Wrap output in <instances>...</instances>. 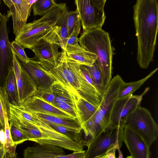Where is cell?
I'll return each instance as SVG.
<instances>
[{
    "label": "cell",
    "mask_w": 158,
    "mask_h": 158,
    "mask_svg": "<svg viewBox=\"0 0 158 158\" xmlns=\"http://www.w3.org/2000/svg\"><path fill=\"white\" fill-rule=\"evenodd\" d=\"M133 19L137 40V60L145 69L152 60L158 31V2L137 0L133 6Z\"/></svg>",
    "instance_id": "1"
},
{
    "label": "cell",
    "mask_w": 158,
    "mask_h": 158,
    "mask_svg": "<svg viewBox=\"0 0 158 158\" xmlns=\"http://www.w3.org/2000/svg\"><path fill=\"white\" fill-rule=\"evenodd\" d=\"M61 52L58 64L45 70L47 73L77 98L81 97L93 105L98 106L102 98L93 85L85 78L80 65L68 61L65 51L62 49Z\"/></svg>",
    "instance_id": "2"
},
{
    "label": "cell",
    "mask_w": 158,
    "mask_h": 158,
    "mask_svg": "<svg viewBox=\"0 0 158 158\" xmlns=\"http://www.w3.org/2000/svg\"><path fill=\"white\" fill-rule=\"evenodd\" d=\"M79 45L98 56L105 91L112 79V50L109 33L102 29L83 31L78 38Z\"/></svg>",
    "instance_id": "3"
},
{
    "label": "cell",
    "mask_w": 158,
    "mask_h": 158,
    "mask_svg": "<svg viewBox=\"0 0 158 158\" xmlns=\"http://www.w3.org/2000/svg\"><path fill=\"white\" fill-rule=\"evenodd\" d=\"M123 81L119 75L111 79L97 110L81 126L86 139L83 141L84 144L93 140L109 126L111 111L118 98L120 87Z\"/></svg>",
    "instance_id": "4"
},
{
    "label": "cell",
    "mask_w": 158,
    "mask_h": 158,
    "mask_svg": "<svg viewBox=\"0 0 158 158\" xmlns=\"http://www.w3.org/2000/svg\"><path fill=\"white\" fill-rule=\"evenodd\" d=\"M66 7L65 3L58 4L40 18L26 23L15 35V40L24 48L31 50L56 27Z\"/></svg>",
    "instance_id": "5"
},
{
    "label": "cell",
    "mask_w": 158,
    "mask_h": 158,
    "mask_svg": "<svg viewBox=\"0 0 158 158\" xmlns=\"http://www.w3.org/2000/svg\"><path fill=\"white\" fill-rule=\"evenodd\" d=\"M123 125L130 127L139 135L149 147L156 139L158 126L147 109L138 106L124 118Z\"/></svg>",
    "instance_id": "6"
},
{
    "label": "cell",
    "mask_w": 158,
    "mask_h": 158,
    "mask_svg": "<svg viewBox=\"0 0 158 158\" xmlns=\"http://www.w3.org/2000/svg\"><path fill=\"white\" fill-rule=\"evenodd\" d=\"M123 127L110 125L93 140L85 144L87 147L85 158H100L110 149H120L123 142Z\"/></svg>",
    "instance_id": "7"
},
{
    "label": "cell",
    "mask_w": 158,
    "mask_h": 158,
    "mask_svg": "<svg viewBox=\"0 0 158 158\" xmlns=\"http://www.w3.org/2000/svg\"><path fill=\"white\" fill-rule=\"evenodd\" d=\"M58 27L57 25L31 50L34 52L35 56L30 59L38 62L46 71L57 66L58 59L61 55V52H59L58 49L60 47V44L57 35Z\"/></svg>",
    "instance_id": "8"
},
{
    "label": "cell",
    "mask_w": 158,
    "mask_h": 158,
    "mask_svg": "<svg viewBox=\"0 0 158 158\" xmlns=\"http://www.w3.org/2000/svg\"><path fill=\"white\" fill-rule=\"evenodd\" d=\"M106 0H76L78 13L83 31L102 29L106 16L104 10Z\"/></svg>",
    "instance_id": "9"
},
{
    "label": "cell",
    "mask_w": 158,
    "mask_h": 158,
    "mask_svg": "<svg viewBox=\"0 0 158 158\" xmlns=\"http://www.w3.org/2000/svg\"><path fill=\"white\" fill-rule=\"evenodd\" d=\"M11 16L10 10L1 15L2 26L0 35V85L3 86L6 78L13 68V54L11 43L8 38L7 23Z\"/></svg>",
    "instance_id": "10"
},
{
    "label": "cell",
    "mask_w": 158,
    "mask_h": 158,
    "mask_svg": "<svg viewBox=\"0 0 158 158\" xmlns=\"http://www.w3.org/2000/svg\"><path fill=\"white\" fill-rule=\"evenodd\" d=\"M147 88L139 95H131L118 99L115 102L111 111L109 125L123 126L124 118L137 107L140 106L143 96L148 91Z\"/></svg>",
    "instance_id": "11"
},
{
    "label": "cell",
    "mask_w": 158,
    "mask_h": 158,
    "mask_svg": "<svg viewBox=\"0 0 158 158\" xmlns=\"http://www.w3.org/2000/svg\"><path fill=\"white\" fill-rule=\"evenodd\" d=\"M15 54L19 62L33 80L37 90L51 89V86L55 80L47 73L38 62L30 58L28 61L25 62Z\"/></svg>",
    "instance_id": "12"
},
{
    "label": "cell",
    "mask_w": 158,
    "mask_h": 158,
    "mask_svg": "<svg viewBox=\"0 0 158 158\" xmlns=\"http://www.w3.org/2000/svg\"><path fill=\"white\" fill-rule=\"evenodd\" d=\"M36 0H3L9 8L12 18L13 33L15 35L25 24L30 13L32 6Z\"/></svg>",
    "instance_id": "13"
},
{
    "label": "cell",
    "mask_w": 158,
    "mask_h": 158,
    "mask_svg": "<svg viewBox=\"0 0 158 158\" xmlns=\"http://www.w3.org/2000/svg\"><path fill=\"white\" fill-rule=\"evenodd\" d=\"M13 68L18 87L20 104L33 96L37 89L31 77L17 60L13 52Z\"/></svg>",
    "instance_id": "14"
},
{
    "label": "cell",
    "mask_w": 158,
    "mask_h": 158,
    "mask_svg": "<svg viewBox=\"0 0 158 158\" xmlns=\"http://www.w3.org/2000/svg\"><path fill=\"white\" fill-rule=\"evenodd\" d=\"M19 106L26 111L33 114H49L61 118L74 119L66 112L34 95L29 98Z\"/></svg>",
    "instance_id": "15"
},
{
    "label": "cell",
    "mask_w": 158,
    "mask_h": 158,
    "mask_svg": "<svg viewBox=\"0 0 158 158\" xmlns=\"http://www.w3.org/2000/svg\"><path fill=\"white\" fill-rule=\"evenodd\" d=\"M123 138L132 158H150V147L139 135L127 126L123 127Z\"/></svg>",
    "instance_id": "16"
},
{
    "label": "cell",
    "mask_w": 158,
    "mask_h": 158,
    "mask_svg": "<svg viewBox=\"0 0 158 158\" xmlns=\"http://www.w3.org/2000/svg\"><path fill=\"white\" fill-rule=\"evenodd\" d=\"M23 155V158H73L72 154L66 155L62 148L48 144L28 147Z\"/></svg>",
    "instance_id": "17"
},
{
    "label": "cell",
    "mask_w": 158,
    "mask_h": 158,
    "mask_svg": "<svg viewBox=\"0 0 158 158\" xmlns=\"http://www.w3.org/2000/svg\"><path fill=\"white\" fill-rule=\"evenodd\" d=\"M64 50L68 61L80 65L91 66L98 58L95 54L87 51L78 44L67 45Z\"/></svg>",
    "instance_id": "18"
},
{
    "label": "cell",
    "mask_w": 158,
    "mask_h": 158,
    "mask_svg": "<svg viewBox=\"0 0 158 158\" xmlns=\"http://www.w3.org/2000/svg\"><path fill=\"white\" fill-rule=\"evenodd\" d=\"M51 89L55 97L54 102L52 104L66 103L76 109L75 102L77 98L65 89L60 83L58 81H55L51 85Z\"/></svg>",
    "instance_id": "19"
},
{
    "label": "cell",
    "mask_w": 158,
    "mask_h": 158,
    "mask_svg": "<svg viewBox=\"0 0 158 158\" xmlns=\"http://www.w3.org/2000/svg\"><path fill=\"white\" fill-rule=\"evenodd\" d=\"M34 114L45 122L61 125L73 129L78 133L81 132L82 131L78 118H65L44 114Z\"/></svg>",
    "instance_id": "20"
},
{
    "label": "cell",
    "mask_w": 158,
    "mask_h": 158,
    "mask_svg": "<svg viewBox=\"0 0 158 158\" xmlns=\"http://www.w3.org/2000/svg\"><path fill=\"white\" fill-rule=\"evenodd\" d=\"M75 104L81 126L92 117L98 108L81 97L76 100Z\"/></svg>",
    "instance_id": "21"
},
{
    "label": "cell",
    "mask_w": 158,
    "mask_h": 158,
    "mask_svg": "<svg viewBox=\"0 0 158 158\" xmlns=\"http://www.w3.org/2000/svg\"><path fill=\"white\" fill-rule=\"evenodd\" d=\"M3 87L7 94L10 103L19 106L18 89L13 68L9 71Z\"/></svg>",
    "instance_id": "22"
},
{
    "label": "cell",
    "mask_w": 158,
    "mask_h": 158,
    "mask_svg": "<svg viewBox=\"0 0 158 158\" xmlns=\"http://www.w3.org/2000/svg\"><path fill=\"white\" fill-rule=\"evenodd\" d=\"M158 69V68H156L146 77L138 81L128 83L123 81L120 87L118 99L132 95L135 92L153 75Z\"/></svg>",
    "instance_id": "23"
},
{
    "label": "cell",
    "mask_w": 158,
    "mask_h": 158,
    "mask_svg": "<svg viewBox=\"0 0 158 158\" xmlns=\"http://www.w3.org/2000/svg\"><path fill=\"white\" fill-rule=\"evenodd\" d=\"M85 66L89 74L94 87L102 98L105 91L102 75L96 60L92 65Z\"/></svg>",
    "instance_id": "24"
},
{
    "label": "cell",
    "mask_w": 158,
    "mask_h": 158,
    "mask_svg": "<svg viewBox=\"0 0 158 158\" xmlns=\"http://www.w3.org/2000/svg\"><path fill=\"white\" fill-rule=\"evenodd\" d=\"M10 103L6 92L3 86L0 85V126L4 129L5 118L10 116Z\"/></svg>",
    "instance_id": "25"
},
{
    "label": "cell",
    "mask_w": 158,
    "mask_h": 158,
    "mask_svg": "<svg viewBox=\"0 0 158 158\" xmlns=\"http://www.w3.org/2000/svg\"><path fill=\"white\" fill-rule=\"evenodd\" d=\"M68 11L66 7L59 19L57 23V35L62 49L65 50L69 39L67 26V18Z\"/></svg>",
    "instance_id": "26"
},
{
    "label": "cell",
    "mask_w": 158,
    "mask_h": 158,
    "mask_svg": "<svg viewBox=\"0 0 158 158\" xmlns=\"http://www.w3.org/2000/svg\"><path fill=\"white\" fill-rule=\"evenodd\" d=\"M58 4L54 0H36L32 6L34 15H44Z\"/></svg>",
    "instance_id": "27"
},
{
    "label": "cell",
    "mask_w": 158,
    "mask_h": 158,
    "mask_svg": "<svg viewBox=\"0 0 158 158\" xmlns=\"http://www.w3.org/2000/svg\"><path fill=\"white\" fill-rule=\"evenodd\" d=\"M43 121L52 128L58 132L64 135L74 141L83 143V140L81 137V132L78 133L75 131L68 127Z\"/></svg>",
    "instance_id": "28"
},
{
    "label": "cell",
    "mask_w": 158,
    "mask_h": 158,
    "mask_svg": "<svg viewBox=\"0 0 158 158\" xmlns=\"http://www.w3.org/2000/svg\"><path fill=\"white\" fill-rule=\"evenodd\" d=\"M4 136V150L6 152L8 153L11 157H13L16 155L15 150L17 146L14 144L12 139L7 117H6L5 118Z\"/></svg>",
    "instance_id": "29"
},
{
    "label": "cell",
    "mask_w": 158,
    "mask_h": 158,
    "mask_svg": "<svg viewBox=\"0 0 158 158\" xmlns=\"http://www.w3.org/2000/svg\"><path fill=\"white\" fill-rule=\"evenodd\" d=\"M12 139L14 144L17 146L29 140L27 137L11 120H8Z\"/></svg>",
    "instance_id": "30"
},
{
    "label": "cell",
    "mask_w": 158,
    "mask_h": 158,
    "mask_svg": "<svg viewBox=\"0 0 158 158\" xmlns=\"http://www.w3.org/2000/svg\"><path fill=\"white\" fill-rule=\"evenodd\" d=\"M79 20V15L76 10L68 12L67 26L69 37L74 30L77 23Z\"/></svg>",
    "instance_id": "31"
},
{
    "label": "cell",
    "mask_w": 158,
    "mask_h": 158,
    "mask_svg": "<svg viewBox=\"0 0 158 158\" xmlns=\"http://www.w3.org/2000/svg\"><path fill=\"white\" fill-rule=\"evenodd\" d=\"M11 48L13 52L15 54L19 56L23 61L27 62L30 60L27 56L25 51L24 48L15 40L11 43Z\"/></svg>",
    "instance_id": "32"
},
{
    "label": "cell",
    "mask_w": 158,
    "mask_h": 158,
    "mask_svg": "<svg viewBox=\"0 0 158 158\" xmlns=\"http://www.w3.org/2000/svg\"><path fill=\"white\" fill-rule=\"evenodd\" d=\"M81 25L80 20H79L77 23L74 30L69 38L66 46L78 44V38L77 37L80 32Z\"/></svg>",
    "instance_id": "33"
},
{
    "label": "cell",
    "mask_w": 158,
    "mask_h": 158,
    "mask_svg": "<svg viewBox=\"0 0 158 158\" xmlns=\"http://www.w3.org/2000/svg\"><path fill=\"white\" fill-rule=\"evenodd\" d=\"M33 95L40 97L51 104L53 103L55 99L54 96L51 89L41 90H37Z\"/></svg>",
    "instance_id": "34"
},
{
    "label": "cell",
    "mask_w": 158,
    "mask_h": 158,
    "mask_svg": "<svg viewBox=\"0 0 158 158\" xmlns=\"http://www.w3.org/2000/svg\"><path fill=\"white\" fill-rule=\"evenodd\" d=\"M52 105L69 114L74 118H78L76 109L69 104L66 103H61Z\"/></svg>",
    "instance_id": "35"
},
{
    "label": "cell",
    "mask_w": 158,
    "mask_h": 158,
    "mask_svg": "<svg viewBox=\"0 0 158 158\" xmlns=\"http://www.w3.org/2000/svg\"><path fill=\"white\" fill-rule=\"evenodd\" d=\"M117 150L116 148L110 149L103 156V158H115V153Z\"/></svg>",
    "instance_id": "36"
},
{
    "label": "cell",
    "mask_w": 158,
    "mask_h": 158,
    "mask_svg": "<svg viewBox=\"0 0 158 158\" xmlns=\"http://www.w3.org/2000/svg\"><path fill=\"white\" fill-rule=\"evenodd\" d=\"M5 143L4 129L0 126V148H4Z\"/></svg>",
    "instance_id": "37"
},
{
    "label": "cell",
    "mask_w": 158,
    "mask_h": 158,
    "mask_svg": "<svg viewBox=\"0 0 158 158\" xmlns=\"http://www.w3.org/2000/svg\"><path fill=\"white\" fill-rule=\"evenodd\" d=\"M6 153L4 148H0V158H2Z\"/></svg>",
    "instance_id": "38"
},
{
    "label": "cell",
    "mask_w": 158,
    "mask_h": 158,
    "mask_svg": "<svg viewBox=\"0 0 158 158\" xmlns=\"http://www.w3.org/2000/svg\"><path fill=\"white\" fill-rule=\"evenodd\" d=\"M117 150L118 153V158H123V155L122 151L120 150V149H118Z\"/></svg>",
    "instance_id": "39"
},
{
    "label": "cell",
    "mask_w": 158,
    "mask_h": 158,
    "mask_svg": "<svg viewBox=\"0 0 158 158\" xmlns=\"http://www.w3.org/2000/svg\"><path fill=\"white\" fill-rule=\"evenodd\" d=\"M10 156L7 153H6L5 154L2 158H10Z\"/></svg>",
    "instance_id": "40"
},
{
    "label": "cell",
    "mask_w": 158,
    "mask_h": 158,
    "mask_svg": "<svg viewBox=\"0 0 158 158\" xmlns=\"http://www.w3.org/2000/svg\"><path fill=\"white\" fill-rule=\"evenodd\" d=\"M1 15H2V14L1 13V12H0V32H1V26H2Z\"/></svg>",
    "instance_id": "41"
},
{
    "label": "cell",
    "mask_w": 158,
    "mask_h": 158,
    "mask_svg": "<svg viewBox=\"0 0 158 158\" xmlns=\"http://www.w3.org/2000/svg\"><path fill=\"white\" fill-rule=\"evenodd\" d=\"M10 158H18L17 157V156L16 155H15L13 157H11L10 156Z\"/></svg>",
    "instance_id": "42"
},
{
    "label": "cell",
    "mask_w": 158,
    "mask_h": 158,
    "mask_svg": "<svg viewBox=\"0 0 158 158\" xmlns=\"http://www.w3.org/2000/svg\"><path fill=\"white\" fill-rule=\"evenodd\" d=\"M126 158H132L131 156H128Z\"/></svg>",
    "instance_id": "43"
},
{
    "label": "cell",
    "mask_w": 158,
    "mask_h": 158,
    "mask_svg": "<svg viewBox=\"0 0 158 158\" xmlns=\"http://www.w3.org/2000/svg\"><path fill=\"white\" fill-rule=\"evenodd\" d=\"M103 156H102V157H101L100 158H103Z\"/></svg>",
    "instance_id": "44"
}]
</instances>
